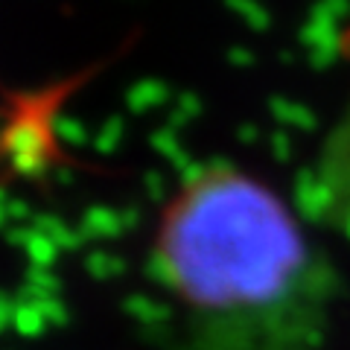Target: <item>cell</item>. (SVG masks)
Listing matches in <instances>:
<instances>
[{
	"label": "cell",
	"instance_id": "1",
	"mask_svg": "<svg viewBox=\"0 0 350 350\" xmlns=\"http://www.w3.org/2000/svg\"><path fill=\"white\" fill-rule=\"evenodd\" d=\"M152 266L181 350H321L336 278L298 213L234 163L175 184L152 231Z\"/></svg>",
	"mask_w": 350,
	"mask_h": 350
},
{
	"label": "cell",
	"instance_id": "2",
	"mask_svg": "<svg viewBox=\"0 0 350 350\" xmlns=\"http://www.w3.org/2000/svg\"><path fill=\"white\" fill-rule=\"evenodd\" d=\"M342 47L350 53V27H347V32H345V41H342ZM345 158H347V163H350V129H347V140H345Z\"/></svg>",
	"mask_w": 350,
	"mask_h": 350
}]
</instances>
